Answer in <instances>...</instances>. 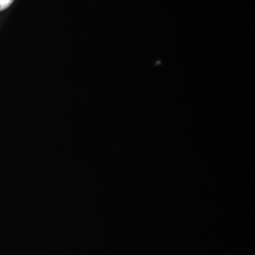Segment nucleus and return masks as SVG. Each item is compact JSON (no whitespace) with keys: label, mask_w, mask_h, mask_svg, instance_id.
Listing matches in <instances>:
<instances>
[{"label":"nucleus","mask_w":255,"mask_h":255,"mask_svg":"<svg viewBox=\"0 0 255 255\" xmlns=\"http://www.w3.org/2000/svg\"><path fill=\"white\" fill-rule=\"evenodd\" d=\"M12 2H13V0H0V11L8 9L9 6L12 4Z\"/></svg>","instance_id":"f257e3e1"}]
</instances>
